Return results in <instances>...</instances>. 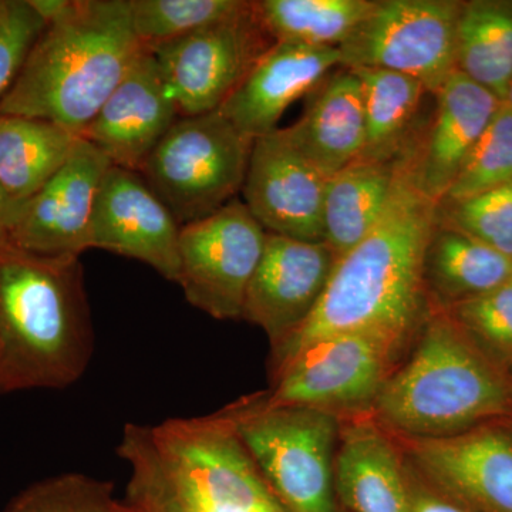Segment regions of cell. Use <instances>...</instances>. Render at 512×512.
<instances>
[{
  "instance_id": "cell-1",
  "label": "cell",
  "mask_w": 512,
  "mask_h": 512,
  "mask_svg": "<svg viewBox=\"0 0 512 512\" xmlns=\"http://www.w3.org/2000/svg\"><path fill=\"white\" fill-rule=\"evenodd\" d=\"M437 207L414 184L404 151L382 218L338 259L309 319L272 348V375L303 349L330 336L363 333L399 352L413 343L433 311L424 288L423 261Z\"/></svg>"
},
{
  "instance_id": "cell-2",
  "label": "cell",
  "mask_w": 512,
  "mask_h": 512,
  "mask_svg": "<svg viewBox=\"0 0 512 512\" xmlns=\"http://www.w3.org/2000/svg\"><path fill=\"white\" fill-rule=\"evenodd\" d=\"M117 454L128 503L144 512H289L224 413L128 423Z\"/></svg>"
},
{
  "instance_id": "cell-3",
  "label": "cell",
  "mask_w": 512,
  "mask_h": 512,
  "mask_svg": "<svg viewBox=\"0 0 512 512\" xmlns=\"http://www.w3.org/2000/svg\"><path fill=\"white\" fill-rule=\"evenodd\" d=\"M144 50L128 0H70L37 37L0 116L50 121L80 137Z\"/></svg>"
},
{
  "instance_id": "cell-4",
  "label": "cell",
  "mask_w": 512,
  "mask_h": 512,
  "mask_svg": "<svg viewBox=\"0 0 512 512\" xmlns=\"http://www.w3.org/2000/svg\"><path fill=\"white\" fill-rule=\"evenodd\" d=\"M0 394L64 389L86 372L94 333L80 258L0 245Z\"/></svg>"
},
{
  "instance_id": "cell-5",
  "label": "cell",
  "mask_w": 512,
  "mask_h": 512,
  "mask_svg": "<svg viewBox=\"0 0 512 512\" xmlns=\"http://www.w3.org/2000/svg\"><path fill=\"white\" fill-rule=\"evenodd\" d=\"M403 365L394 367L373 417L402 439L456 436L512 420V379L481 355L444 311H431Z\"/></svg>"
},
{
  "instance_id": "cell-6",
  "label": "cell",
  "mask_w": 512,
  "mask_h": 512,
  "mask_svg": "<svg viewBox=\"0 0 512 512\" xmlns=\"http://www.w3.org/2000/svg\"><path fill=\"white\" fill-rule=\"evenodd\" d=\"M272 493L289 512H336V447L342 417L272 406L262 394L222 410Z\"/></svg>"
},
{
  "instance_id": "cell-7",
  "label": "cell",
  "mask_w": 512,
  "mask_h": 512,
  "mask_svg": "<svg viewBox=\"0 0 512 512\" xmlns=\"http://www.w3.org/2000/svg\"><path fill=\"white\" fill-rule=\"evenodd\" d=\"M254 138L220 110L180 117L140 174L181 227L210 217L244 187Z\"/></svg>"
},
{
  "instance_id": "cell-8",
  "label": "cell",
  "mask_w": 512,
  "mask_h": 512,
  "mask_svg": "<svg viewBox=\"0 0 512 512\" xmlns=\"http://www.w3.org/2000/svg\"><path fill=\"white\" fill-rule=\"evenodd\" d=\"M457 0H377L339 46L340 67L383 69L419 80L436 94L457 70Z\"/></svg>"
},
{
  "instance_id": "cell-9",
  "label": "cell",
  "mask_w": 512,
  "mask_h": 512,
  "mask_svg": "<svg viewBox=\"0 0 512 512\" xmlns=\"http://www.w3.org/2000/svg\"><path fill=\"white\" fill-rule=\"evenodd\" d=\"M400 353L363 333L320 339L275 372L262 397L272 406L312 407L340 417L372 413Z\"/></svg>"
},
{
  "instance_id": "cell-10",
  "label": "cell",
  "mask_w": 512,
  "mask_h": 512,
  "mask_svg": "<svg viewBox=\"0 0 512 512\" xmlns=\"http://www.w3.org/2000/svg\"><path fill=\"white\" fill-rule=\"evenodd\" d=\"M266 235L238 198L210 217L181 227L177 284L185 299L214 319H242Z\"/></svg>"
},
{
  "instance_id": "cell-11",
  "label": "cell",
  "mask_w": 512,
  "mask_h": 512,
  "mask_svg": "<svg viewBox=\"0 0 512 512\" xmlns=\"http://www.w3.org/2000/svg\"><path fill=\"white\" fill-rule=\"evenodd\" d=\"M254 8L150 50L180 117L221 109L274 45Z\"/></svg>"
},
{
  "instance_id": "cell-12",
  "label": "cell",
  "mask_w": 512,
  "mask_h": 512,
  "mask_svg": "<svg viewBox=\"0 0 512 512\" xmlns=\"http://www.w3.org/2000/svg\"><path fill=\"white\" fill-rule=\"evenodd\" d=\"M397 439L417 473L467 511L512 512L510 420L456 436Z\"/></svg>"
},
{
  "instance_id": "cell-13",
  "label": "cell",
  "mask_w": 512,
  "mask_h": 512,
  "mask_svg": "<svg viewBox=\"0 0 512 512\" xmlns=\"http://www.w3.org/2000/svg\"><path fill=\"white\" fill-rule=\"evenodd\" d=\"M109 158L80 137L63 167L20 202L8 244L47 258H80L90 249L94 202Z\"/></svg>"
},
{
  "instance_id": "cell-14",
  "label": "cell",
  "mask_w": 512,
  "mask_h": 512,
  "mask_svg": "<svg viewBox=\"0 0 512 512\" xmlns=\"http://www.w3.org/2000/svg\"><path fill=\"white\" fill-rule=\"evenodd\" d=\"M180 232L181 225L143 175L110 165L94 202L90 248L136 259L177 284Z\"/></svg>"
},
{
  "instance_id": "cell-15",
  "label": "cell",
  "mask_w": 512,
  "mask_h": 512,
  "mask_svg": "<svg viewBox=\"0 0 512 512\" xmlns=\"http://www.w3.org/2000/svg\"><path fill=\"white\" fill-rule=\"evenodd\" d=\"M326 181L278 128L254 140L244 204L268 234L323 242Z\"/></svg>"
},
{
  "instance_id": "cell-16",
  "label": "cell",
  "mask_w": 512,
  "mask_h": 512,
  "mask_svg": "<svg viewBox=\"0 0 512 512\" xmlns=\"http://www.w3.org/2000/svg\"><path fill=\"white\" fill-rule=\"evenodd\" d=\"M336 262L338 258L325 242L266 235L264 254L245 296L242 319L264 330L275 348L315 311Z\"/></svg>"
},
{
  "instance_id": "cell-17",
  "label": "cell",
  "mask_w": 512,
  "mask_h": 512,
  "mask_svg": "<svg viewBox=\"0 0 512 512\" xmlns=\"http://www.w3.org/2000/svg\"><path fill=\"white\" fill-rule=\"evenodd\" d=\"M178 119L157 60L146 49L80 137L99 148L111 165L140 173Z\"/></svg>"
},
{
  "instance_id": "cell-18",
  "label": "cell",
  "mask_w": 512,
  "mask_h": 512,
  "mask_svg": "<svg viewBox=\"0 0 512 512\" xmlns=\"http://www.w3.org/2000/svg\"><path fill=\"white\" fill-rule=\"evenodd\" d=\"M434 97L429 128L406 156L416 187L440 204L503 101L457 70Z\"/></svg>"
},
{
  "instance_id": "cell-19",
  "label": "cell",
  "mask_w": 512,
  "mask_h": 512,
  "mask_svg": "<svg viewBox=\"0 0 512 512\" xmlns=\"http://www.w3.org/2000/svg\"><path fill=\"white\" fill-rule=\"evenodd\" d=\"M333 480L343 510L412 512L403 448L372 413L342 417Z\"/></svg>"
},
{
  "instance_id": "cell-20",
  "label": "cell",
  "mask_w": 512,
  "mask_h": 512,
  "mask_svg": "<svg viewBox=\"0 0 512 512\" xmlns=\"http://www.w3.org/2000/svg\"><path fill=\"white\" fill-rule=\"evenodd\" d=\"M336 67L335 47L276 42L218 110L245 136H266L278 130L289 106L311 94Z\"/></svg>"
},
{
  "instance_id": "cell-21",
  "label": "cell",
  "mask_w": 512,
  "mask_h": 512,
  "mask_svg": "<svg viewBox=\"0 0 512 512\" xmlns=\"http://www.w3.org/2000/svg\"><path fill=\"white\" fill-rule=\"evenodd\" d=\"M284 130L292 146L325 177L357 160L365 147L366 117L355 70L342 67L330 73L313 90L298 123Z\"/></svg>"
},
{
  "instance_id": "cell-22",
  "label": "cell",
  "mask_w": 512,
  "mask_h": 512,
  "mask_svg": "<svg viewBox=\"0 0 512 512\" xmlns=\"http://www.w3.org/2000/svg\"><path fill=\"white\" fill-rule=\"evenodd\" d=\"M511 279V258L436 221L423 261L424 288L433 311L485 295Z\"/></svg>"
},
{
  "instance_id": "cell-23",
  "label": "cell",
  "mask_w": 512,
  "mask_h": 512,
  "mask_svg": "<svg viewBox=\"0 0 512 512\" xmlns=\"http://www.w3.org/2000/svg\"><path fill=\"white\" fill-rule=\"evenodd\" d=\"M399 160H355L326 181L323 242L336 258L352 251L382 218L392 197Z\"/></svg>"
},
{
  "instance_id": "cell-24",
  "label": "cell",
  "mask_w": 512,
  "mask_h": 512,
  "mask_svg": "<svg viewBox=\"0 0 512 512\" xmlns=\"http://www.w3.org/2000/svg\"><path fill=\"white\" fill-rule=\"evenodd\" d=\"M79 136L50 121L0 116V184L13 201L28 200L63 167Z\"/></svg>"
},
{
  "instance_id": "cell-25",
  "label": "cell",
  "mask_w": 512,
  "mask_h": 512,
  "mask_svg": "<svg viewBox=\"0 0 512 512\" xmlns=\"http://www.w3.org/2000/svg\"><path fill=\"white\" fill-rule=\"evenodd\" d=\"M456 66L504 101L512 80V0L461 3Z\"/></svg>"
},
{
  "instance_id": "cell-26",
  "label": "cell",
  "mask_w": 512,
  "mask_h": 512,
  "mask_svg": "<svg viewBox=\"0 0 512 512\" xmlns=\"http://www.w3.org/2000/svg\"><path fill=\"white\" fill-rule=\"evenodd\" d=\"M352 70L359 76L365 96L366 140L357 160H397L412 143L410 134L426 87L413 77L390 70Z\"/></svg>"
},
{
  "instance_id": "cell-27",
  "label": "cell",
  "mask_w": 512,
  "mask_h": 512,
  "mask_svg": "<svg viewBox=\"0 0 512 512\" xmlns=\"http://www.w3.org/2000/svg\"><path fill=\"white\" fill-rule=\"evenodd\" d=\"M377 0H259L256 19L274 42L313 47L342 46Z\"/></svg>"
},
{
  "instance_id": "cell-28",
  "label": "cell",
  "mask_w": 512,
  "mask_h": 512,
  "mask_svg": "<svg viewBox=\"0 0 512 512\" xmlns=\"http://www.w3.org/2000/svg\"><path fill=\"white\" fill-rule=\"evenodd\" d=\"M249 5L245 0H128L131 28L146 49L232 18Z\"/></svg>"
},
{
  "instance_id": "cell-29",
  "label": "cell",
  "mask_w": 512,
  "mask_h": 512,
  "mask_svg": "<svg viewBox=\"0 0 512 512\" xmlns=\"http://www.w3.org/2000/svg\"><path fill=\"white\" fill-rule=\"evenodd\" d=\"M444 312L481 355L512 379V279Z\"/></svg>"
},
{
  "instance_id": "cell-30",
  "label": "cell",
  "mask_w": 512,
  "mask_h": 512,
  "mask_svg": "<svg viewBox=\"0 0 512 512\" xmlns=\"http://www.w3.org/2000/svg\"><path fill=\"white\" fill-rule=\"evenodd\" d=\"M5 512H144L114 495L109 481L66 473L30 485Z\"/></svg>"
},
{
  "instance_id": "cell-31",
  "label": "cell",
  "mask_w": 512,
  "mask_h": 512,
  "mask_svg": "<svg viewBox=\"0 0 512 512\" xmlns=\"http://www.w3.org/2000/svg\"><path fill=\"white\" fill-rule=\"evenodd\" d=\"M510 184H512V110L503 103L490 126L467 157L466 163L461 167L460 173L451 184L443 201L466 200L481 192Z\"/></svg>"
},
{
  "instance_id": "cell-32",
  "label": "cell",
  "mask_w": 512,
  "mask_h": 512,
  "mask_svg": "<svg viewBox=\"0 0 512 512\" xmlns=\"http://www.w3.org/2000/svg\"><path fill=\"white\" fill-rule=\"evenodd\" d=\"M437 221L512 259V184L461 201H443Z\"/></svg>"
},
{
  "instance_id": "cell-33",
  "label": "cell",
  "mask_w": 512,
  "mask_h": 512,
  "mask_svg": "<svg viewBox=\"0 0 512 512\" xmlns=\"http://www.w3.org/2000/svg\"><path fill=\"white\" fill-rule=\"evenodd\" d=\"M46 22L29 0H0V101L9 92Z\"/></svg>"
},
{
  "instance_id": "cell-34",
  "label": "cell",
  "mask_w": 512,
  "mask_h": 512,
  "mask_svg": "<svg viewBox=\"0 0 512 512\" xmlns=\"http://www.w3.org/2000/svg\"><path fill=\"white\" fill-rule=\"evenodd\" d=\"M407 477L412 497V512H470L433 487L429 481L424 480L409 461Z\"/></svg>"
},
{
  "instance_id": "cell-35",
  "label": "cell",
  "mask_w": 512,
  "mask_h": 512,
  "mask_svg": "<svg viewBox=\"0 0 512 512\" xmlns=\"http://www.w3.org/2000/svg\"><path fill=\"white\" fill-rule=\"evenodd\" d=\"M19 204L9 197L0 184V245L8 244V232Z\"/></svg>"
},
{
  "instance_id": "cell-36",
  "label": "cell",
  "mask_w": 512,
  "mask_h": 512,
  "mask_svg": "<svg viewBox=\"0 0 512 512\" xmlns=\"http://www.w3.org/2000/svg\"><path fill=\"white\" fill-rule=\"evenodd\" d=\"M503 103L512 110V80L510 86H508L507 94H505Z\"/></svg>"
},
{
  "instance_id": "cell-37",
  "label": "cell",
  "mask_w": 512,
  "mask_h": 512,
  "mask_svg": "<svg viewBox=\"0 0 512 512\" xmlns=\"http://www.w3.org/2000/svg\"><path fill=\"white\" fill-rule=\"evenodd\" d=\"M336 512H349V511L343 510L342 507H338V511H336Z\"/></svg>"
},
{
  "instance_id": "cell-38",
  "label": "cell",
  "mask_w": 512,
  "mask_h": 512,
  "mask_svg": "<svg viewBox=\"0 0 512 512\" xmlns=\"http://www.w3.org/2000/svg\"><path fill=\"white\" fill-rule=\"evenodd\" d=\"M0 357H2V342H0Z\"/></svg>"
},
{
  "instance_id": "cell-39",
  "label": "cell",
  "mask_w": 512,
  "mask_h": 512,
  "mask_svg": "<svg viewBox=\"0 0 512 512\" xmlns=\"http://www.w3.org/2000/svg\"><path fill=\"white\" fill-rule=\"evenodd\" d=\"M510 423H511V427H512V420H510Z\"/></svg>"
}]
</instances>
